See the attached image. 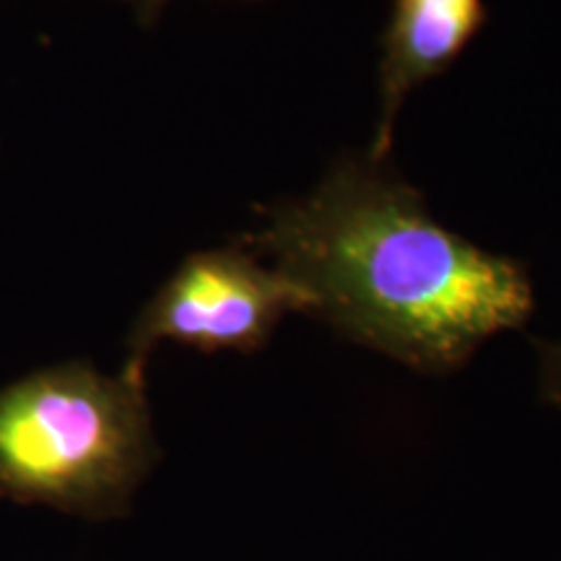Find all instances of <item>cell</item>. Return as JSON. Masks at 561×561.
Instances as JSON below:
<instances>
[{"label": "cell", "mask_w": 561, "mask_h": 561, "mask_svg": "<svg viewBox=\"0 0 561 561\" xmlns=\"http://www.w3.org/2000/svg\"><path fill=\"white\" fill-rule=\"evenodd\" d=\"M244 248L310 297V314L419 371H450L533 312L520 263L481 250L375 159L335 164L310 195L268 208Z\"/></svg>", "instance_id": "1"}, {"label": "cell", "mask_w": 561, "mask_h": 561, "mask_svg": "<svg viewBox=\"0 0 561 561\" xmlns=\"http://www.w3.org/2000/svg\"><path fill=\"white\" fill-rule=\"evenodd\" d=\"M159 458L146 369L87 362L0 388V496L87 520L123 517Z\"/></svg>", "instance_id": "2"}, {"label": "cell", "mask_w": 561, "mask_h": 561, "mask_svg": "<svg viewBox=\"0 0 561 561\" xmlns=\"http://www.w3.org/2000/svg\"><path fill=\"white\" fill-rule=\"evenodd\" d=\"M291 312H310L307 291L244 244L195 252L140 312L128 364L146 369L151 351L164 341L206 354H250Z\"/></svg>", "instance_id": "3"}, {"label": "cell", "mask_w": 561, "mask_h": 561, "mask_svg": "<svg viewBox=\"0 0 561 561\" xmlns=\"http://www.w3.org/2000/svg\"><path fill=\"white\" fill-rule=\"evenodd\" d=\"M486 24L483 0H396L380 60V121L369 159L382 161L413 89L445 73Z\"/></svg>", "instance_id": "4"}, {"label": "cell", "mask_w": 561, "mask_h": 561, "mask_svg": "<svg viewBox=\"0 0 561 561\" xmlns=\"http://www.w3.org/2000/svg\"><path fill=\"white\" fill-rule=\"evenodd\" d=\"M541 396L561 411V341L546 343L541 348Z\"/></svg>", "instance_id": "5"}]
</instances>
